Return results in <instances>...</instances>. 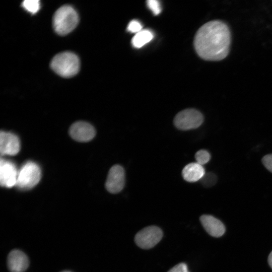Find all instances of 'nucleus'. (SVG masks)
<instances>
[{"mask_svg": "<svg viewBox=\"0 0 272 272\" xmlns=\"http://www.w3.org/2000/svg\"><path fill=\"white\" fill-rule=\"evenodd\" d=\"M193 43L197 54L202 59L210 61L222 60L229 52L230 29L220 20L208 22L197 30Z\"/></svg>", "mask_w": 272, "mask_h": 272, "instance_id": "1", "label": "nucleus"}, {"mask_svg": "<svg viewBox=\"0 0 272 272\" xmlns=\"http://www.w3.org/2000/svg\"><path fill=\"white\" fill-rule=\"evenodd\" d=\"M80 60L75 53L65 51L56 54L51 61L50 66L58 75L70 78L76 75L80 70Z\"/></svg>", "mask_w": 272, "mask_h": 272, "instance_id": "2", "label": "nucleus"}, {"mask_svg": "<svg viewBox=\"0 0 272 272\" xmlns=\"http://www.w3.org/2000/svg\"><path fill=\"white\" fill-rule=\"evenodd\" d=\"M79 16L71 6L65 5L60 7L53 17V26L59 35H64L72 31L77 26Z\"/></svg>", "mask_w": 272, "mask_h": 272, "instance_id": "3", "label": "nucleus"}, {"mask_svg": "<svg viewBox=\"0 0 272 272\" xmlns=\"http://www.w3.org/2000/svg\"><path fill=\"white\" fill-rule=\"evenodd\" d=\"M41 178V170L35 162H26L18 171L16 186L21 190H29L34 187Z\"/></svg>", "mask_w": 272, "mask_h": 272, "instance_id": "4", "label": "nucleus"}, {"mask_svg": "<svg viewBox=\"0 0 272 272\" xmlns=\"http://www.w3.org/2000/svg\"><path fill=\"white\" fill-rule=\"evenodd\" d=\"M203 121V116L200 111L189 108L177 114L174 119V123L179 129L186 130L197 128Z\"/></svg>", "mask_w": 272, "mask_h": 272, "instance_id": "5", "label": "nucleus"}, {"mask_svg": "<svg viewBox=\"0 0 272 272\" xmlns=\"http://www.w3.org/2000/svg\"><path fill=\"white\" fill-rule=\"evenodd\" d=\"M163 232L162 230L155 226L146 227L135 236L134 241L136 244L142 249H150L155 246L162 239Z\"/></svg>", "mask_w": 272, "mask_h": 272, "instance_id": "6", "label": "nucleus"}, {"mask_svg": "<svg viewBox=\"0 0 272 272\" xmlns=\"http://www.w3.org/2000/svg\"><path fill=\"white\" fill-rule=\"evenodd\" d=\"M125 183V172L119 165L113 166L110 169L105 183L106 189L110 193H116L123 188Z\"/></svg>", "mask_w": 272, "mask_h": 272, "instance_id": "7", "label": "nucleus"}, {"mask_svg": "<svg viewBox=\"0 0 272 272\" xmlns=\"http://www.w3.org/2000/svg\"><path fill=\"white\" fill-rule=\"evenodd\" d=\"M18 171L12 162L1 158L0 162V183L2 186L11 188L16 185Z\"/></svg>", "mask_w": 272, "mask_h": 272, "instance_id": "8", "label": "nucleus"}, {"mask_svg": "<svg viewBox=\"0 0 272 272\" xmlns=\"http://www.w3.org/2000/svg\"><path fill=\"white\" fill-rule=\"evenodd\" d=\"M69 132L73 139L81 142L91 141L96 133L94 127L90 123L84 121L74 123L70 127Z\"/></svg>", "mask_w": 272, "mask_h": 272, "instance_id": "9", "label": "nucleus"}, {"mask_svg": "<svg viewBox=\"0 0 272 272\" xmlns=\"http://www.w3.org/2000/svg\"><path fill=\"white\" fill-rule=\"evenodd\" d=\"M20 149L18 137L15 134L2 131L0 133V153L2 156L15 155Z\"/></svg>", "mask_w": 272, "mask_h": 272, "instance_id": "10", "label": "nucleus"}, {"mask_svg": "<svg viewBox=\"0 0 272 272\" xmlns=\"http://www.w3.org/2000/svg\"><path fill=\"white\" fill-rule=\"evenodd\" d=\"M7 263L11 272H24L29 266V259L24 252L15 249L10 252Z\"/></svg>", "mask_w": 272, "mask_h": 272, "instance_id": "11", "label": "nucleus"}, {"mask_svg": "<svg viewBox=\"0 0 272 272\" xmlns=\"http://www.w3.org/2000/svg\"><path fill=\"white\" fill-rule=\"evenodd\" d=\"M200 221L204 229L211 236L220 237L223 235L226 228L223 223L216 218L208 215L200 216Z\"/></svg>", "mask_w": 272, "mask_h": 272, "instance_id": "12", "label": "nucleus"}, {"mask_svg": "<svg viewBox=\"0 0 272 272\" xmlns=\"http://www.w3.org/2000/svg\"><path fill=\"white\" fill-rule=\"evenodd\" d=\"M203 166L197 163H191L186 165L182 171V175L185 180L193 182L200 180L205 175Z\"/></svg>", "mask_w": 272, "mask_h": 272, "instance_id": "13", "label": "nucleus"}, {"mask_svg": "<svg viewBox=\"0 0 272 272\" xmlns=\"http://www.w3.org/2000/svg\"><path fill=\"white\" fill-rule=\"evenodd\" d=\"M153 37V34L151 31L147 29L142 30L136 33L132 38V44L135 48H141L151 41Z\"/></svg>", "mask_w": 272, "mask_h": 272, "instance_id": "14", "label": "nucleus"}, {"mask_svg": "<svg viewBox=\"0 0 272 272\" xmlns=\"http://www.w3.org/2000/svg\"><path fill=\"white\" fill-rule=\"evenodd\" d=\"M22 5L26 10L33 14L37 13L40 9V2L38 0H26Z\"/></svg>", "mask_w": 272, "mask_h": 272, "instance_id": "15", "label": "nucleus"}, {"mask_svg": "<svg viewBox=\"0 0 272 272\" xmlns=\"http://www.w3.org/2000/svg\"><path fill=\"white\" fill-rule=\"evenodd\" d=\"M196 163L203 165L208 163L211 158L210 153L206 150H200L197 151L195 155Z\"/></svg>", "mask_w": 272, "mask_h": 272, "instance_id": "16", "label": "nucleus"}, {"mask_svg": "<svg viewBox=\"0 0 272 272\" xmlns=\"http://www.w3.org/2000/svg\"><path fill=\"white\" fill-rule=\"evenodd\" d=\"M202 183L205 186H210L214 185L217 180L216 175L212 173H208L205 174L201 179Z\"/></svg>", "mask_w": 272, "mask_h": 272, "instance_id": "17", "label": "nucleus"}, {"mask_svg": "<svg viewBox=\"0 0 272 272\" xmlns=\"http://www.w3.org/2000/svg\"><path fill=\"white\" fill-rule=\"evenodd\" d=\"M148 7L155 15H158L161 11V7L159 1L156 0H148L147 1Z\"/></svg>", "mask_w": 272, "mask_h": 272, "instance_id": "18", "label": "nucleus"}, {"mask_svg": "<svg viewBox=\"0 0 272 272\" xmlns=\"http://www.w3.org/2000/svg\"><path fill=\"white\" fill-rule=\"evenodd\" d=\"M127 30L131 33H138L142 30V26L137 20L131 21L128 25Z\"/></svg>", "mask_w": 272, "mask_h": 272, "instance_id": "19", "label": "nucleus"}, {"mask_svg": "<svg viewBox=\"0 0 272 272\" xmlns=\"http://www.w3.org/2000/svg\"><path fill=\"white\" fill-rule=\"evenodd\" d=\"M262 163L265 168L272 173V154L264 156L262 159Z\"/></svg>", "mask_w": 272, "mask_h": 272, "instance_id": "20", "label": "nucleus"}, {"mask_svg": "<svg viewBox=\"0 0 272 272\" xmlns=\"http://www.w3.org/2000/svg\"><path fill=\"white\" fill-rule=\"evenodd\" d=\"M168 272H189L187 265L185 263H180L172 268Z\"/></svg>", "mask_w": 272, "mask_h": 272, "instance_id": "21", "label": "nucleus"}, {"mask_svg": "<svg viewBox=\"0 0 272 272\" xmlns=\"http://www.w3.org/2000/svg\"><path fill=\"white\" fill-rule=\"evenodd\" d=\"M268 263L270 266V267L272 268V251L269 253L268 257Z\"/></svg>", "mask_w": 272, "mask_h": 272, "instance_id": "22", "label": "nucleus"}, {"mask_svg": "<svg viewBox=\"0 0 272 272\" xmlns=\"http://www.w3.org/2000/svg\"><path fill=\"white\" fill-rule=\"evenodd\" d=\"M62 272H71V271H62Z\"/></svg>", "mask_w": 272, "mask_h": 272, "instance_id": "23", "label": "nucleus"}]
</instances>
